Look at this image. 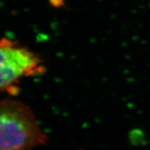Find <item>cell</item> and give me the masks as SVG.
<instances>
[{
    "instance_id": "cell-2",
    "label": "cell",
    "mask_w": 150,
    "mask_h": 150,
    "mask_svg": "<svg viewBox=\"0 0 150 150\" xmlns=\"http://www.w3.org/2000/svg\"><path fill=\"white\" fill-rule=\"evenodd\" d=\"M44 72L42 61L33 52L8 39L0 40V92H12L22 78Z\"/></svg>"
},
{
    "instance_id": "cell-1",
    "label": "cell",
    "mask_w": 150,
    "mask_h": 150,
    "mask_svg": "<svg viewBox=\"0 0 150 150\" xmlns=\"http://www.w3.org/2000/svg\"><path fill=\"white\" fill-rule=\"evenodd\" d=\"M47 141L29 106L12 99L0 100V150H32Z\"/></svg>"
}]
</instances>
